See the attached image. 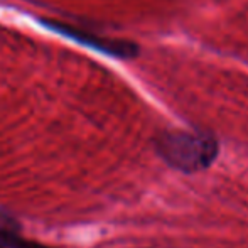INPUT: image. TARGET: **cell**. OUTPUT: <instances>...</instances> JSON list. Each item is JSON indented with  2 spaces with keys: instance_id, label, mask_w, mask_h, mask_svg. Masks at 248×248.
<instances>
[{
  "instance_id": "obj_1",
  "label": "cell",
  "mask_w": 248,
  "mask_h": 248,
  "mask_svg": "<svg viewBox=\"0 0 248 248\" xmlns=\"http://www.w3.org/2000/svg\"><path fill=\"white\" fill-rule=\"evenodd\" d=\"M157 150L169 166L183 172H199L218 155V142L204 132H166L157 140Z\"/></svg>"
},
{
  "instance_id": "obj_5",
  "label": "cell",
  "mask_w": 248,
  "mask_h": 248,
  "mask_svg": "<svg viewBox=\"0 0 248 248\" xmlns=\"http://www.w3.org/2000/svg\"><path fill=\"white\" fill-rule=\"evenodd\" d=\"M0 248H5V247H3V245H2V243H0Z\"/></svg>"
},
{
  "instance_id": "obj_3",
  "label": "cell",
  "mask_w": 248,
  "mask_h": 248,
  "mask_svg": "<svg viewBox=\"0 0 248 248\" xmlns=\"http://www.w3.org/2000/svg\"><path fill=\"white\" fill-rule=\"evenodd\" d=\"M20 232H22L20 223L10 213H7L5 209L0 208V243L12 238V236L20 235Z\"/></svg>"
},
{
  "instance_id": "obj_4",
  "label": "cell",
  "mask_w": 248,
  "mask_h": 248,
  "mask_svg": "<svg viewBox=\"0 0 248 248\" xmlns=\"http://www.w3.org/2000/svg\"><path fill=\"white\" fill-rule=\"evenodd\" d=\"M5 248H51V247H46V245H41V243H36V242H29V240H24L20 235L17 236H12V238L5 240L2 243Z\"/></svg>"
},
{
  "instance_id": "obj_2",
  "label": "cell",
  "mask_w": 248,
  "mask_h": 248,
  "mask_svg": "<svg viewBox=\"0 0 248 248\" xmlns=\"http://www.w3.org/2000/svg\"><path fill=\"white\" fill-rule=\"evenodd\" d=\"M41 24H44L52 32L66 36V37H69V39L76 41L78 44L88 46L98 52H103V54L113 56V58H135V54L139 52V47L135 46L134 43H128V41L101 37V36H96V34L86 32V31H83V29H78V27L58 22V20L43 19Z\"/></svg>"
}]
</instances>
